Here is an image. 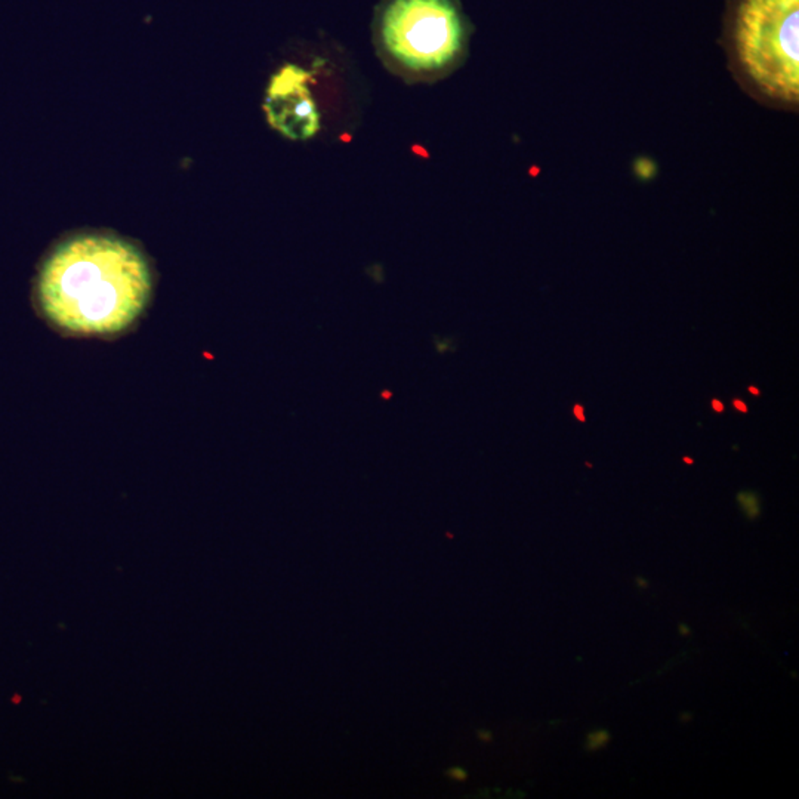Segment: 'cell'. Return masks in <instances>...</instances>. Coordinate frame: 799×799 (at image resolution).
<instances>
[{
	"instance_id": "obj_14",
	"label": "cell",
	"mask_w": 799,
	"mask_h": 799,
	"mask_svg": "<svg viewBox=\"0 0 799 799\" xmlns=\"http://www.w3.org/2000/svg\"><path fill=\"white\" fill-rule=\"evenodd\" d=\"M713 407L717 413H721V412H724V404L720 402V400H713Z\"/></svg>"
},
{
	"instance_id": "obj_11",
	"label": "cell",
	"mask_w": 799,
	"mask_h": 799,
	"mask_svg": "<svg viewBox=\"0 0 799 799\" xmlns=\"http://www.w3.org/2000/svg\"><path fill=\"white\" fill-rule=\"evenodd\" d=\"M679 635H683V637H688V635L692 634V630H690V626L686 625V623H681L678 628Z\"/></svg>"
},
{
	"instance_id": "obj_9",
	"label": "cell",
	"mask_w": 799,
	"mask_h": 799,
	"mask_svg": "<svg viewBox=\"0 0 799 799\" xmlns=\"http://www.w3.org/2000/svg\"><path fill=\"white\" fill-rule=\"evenodd\" d=\"M478 739H480V740H483V741H492L493 736H492V733H490V731H486V730H480V731H478Z\"/></svg>"
},
{
	"instance_id": "obj_6",
	"label": "cell",
	"mask_w": 799,
	"mask_h": 799,
	"mask_svg": "<svg viewBox=\"0 0 799 799\" xmlns=\"http://www.w3.org/2000/svg\"><path fill=\"white\" fill-rule=\"evenodd\" d=\"M612 740V734L607 730H594L586 738V749L589 752H596V750L604 749Z\"/></svg>"
},
{
	"instance_id": "obj_4",
	"label": "cell",
	"mask_w": 799,
	"mask_h": 799,
	"mask_svg": "<svg viewBox=\"0 0 799 799\" xmlns=\"http://www.w3.org/2000/svg\"><path fill=\"white\" fill-rule=\"evenodd\" d=\"M313 71L285 64L269 79L264 113L269 126L292 141H308L322 129V114L311 92Z\"/></svg>"
},
{
	"instance_id": "obj_8",
	"label": "cell",
	"mask_w": 799,
	"mask_h": 799,
	"mask_svg": "<svg viewBox=\"0 0 799 799\" xmlns=\"http://www.w3.org/2000/svg\"><path fill=\"white\" fill-rule=\"evenodd\" d=\"M575 414L576 418L579 419L580 422H585V421H586V419H585L584 407L580 406V404H576Z\"/></svg>"
},
{
	"instance_id": "obj_13",
	"label": "cell",
	"mask_w": 799,
	"mask_h": 799,
	"mask_svg": "<svg viewBox=\"0 0 799 799\" xmlns=\"http://www.w3.org/2000/svg\"><path fill=\"white\" fill-rule=\"evenodd\" d=\"M693 715L690 713H681V717H679V721L683 722V724H688V722H692Z\"/></svg>"
},
{
	"instance_id": "obj_15",
	"label": "cell",
	"mask_w": 799,
	"mask_h": 799,
	"mask_svg": "<svg viewBox=\"0 0 799 799\" xmlns=\"http://www.w3.org/2000/svg\"><path fill=\"white\" fill-rule=\"evenodd\" d=\"M749 391L750 393L755 394V395H759V390L758 388H755V386H750Z\"/></svg>"
},
{
	"instance_id": "obj_7",
	"label": "cell",
	"mask_w": 799,
	"mask_h": 799,
	"mask_svg": "<svg viewBox=\"0 0 799 799\" xmlns=\"http://www.w3.org/2000/svg\"><path fill=\"white\" fill-rule=\"evenodd\" d=\"M449 776L453 777L456 782H465V780L468 779L467 771L462 770V768H453V770L449 771Z\"/></svg>"
},
{
	"instance_id": "obj_2",
	"label": "cell",
	"mask_w": 799,
	"mask_h": 799,
	"mask_svg": "<svg viewBox=\"0 0 799 799\" xmlns=\"http://www.w3.org/2000/svg\"><path fill=\"white\" fill-rule=\"evenodd\" d=\"M469 34L459 0H379L373 14L377 59L409 83L437 82L458 70Z\"/></svg>"
},
{
	"instance_id": "obj_16",
	"label": "cell",
	"mask_w": 799,
	"mask_h": 799,
	"mask_svg": "<svg viewBox=\"0 0 799 799\" xmlns=\"http://www.w3.org/2000/svg\"><path fill=\"white\" fill-rule=\"evenodd\" d=\"M684 462H686V464H693V459L692 458H684Z\"/></svg>"
},
{
	"instance_id": "obj_10",
	"label": "cell",
	"mask_w": 799,
	"mask_h": 799,
	"mask_svg": "<svg viewBox=\"0 0 799 799\" xmlns=\"http://www.w3.org/2000/svg\"><path fill=\"white\" fill-rule=\"evenodd\" d=\"M635 584H637V586L640 589H647L650 586L649 580L644 579V577H637V579H635Z\"/></svg>"
},
{
	"instance_id": "obj_1",
	"label": "cell",
	"mask_w": 799,
	"mask_h": 799,
	"mask_svg": "<svg viewBox=\"0 0 799 799\" xmlns=\"http://www.w3.org/2000/svg\"><path fill=\"white\" fill-rule=\"evenodd\" d=\"M151 287V269L137 246L112 234H79L43 259L34 301L55 329L112 336L137 322Z\"/></svg>"
},
{
	"instance_id": "obj_5",
	"label": "cell",
	"mask_w": 799,
	"mask_h": 799,
	"mask_svg": "<svg viewBox=\"0 0 799 799\" xmlns=\"http://www.w3.org/2000/svg\"><path fill=\"white\" fill-rule=\"evenodd\" d=\"M739 505L746 517L749 520H757L761 513V505H759L758 495L752 492H740L738 495Z\"/></svg>"
},
{
	"instance_id": "obj_3",
	"label": "cell",
	"mask_w": 799,
	"mask_h": 799,
	"mask_svg": "<svg viewBox=\"0 0 799 799\" xmlns=\"http://www.w3.org/2000/svg\"><path fill=\"white\" fill-rule=\"evenodd\" d=\"M799 0H741L734 50L741 71L771 100L796 103L799 94Z\"/></svg>"
},
{
	"instance_id": "obj_12",
	"label": "cell",
	"mask_w": 799,
	"mask_h": 799,
	"mask_svg": "<svg viewBox=\"0 0 799 799\" xmlns=\"http://www.w3.org/2000/svg\"><path fill=\"white\" fill-rule=\"evenodd\" d=\"M734 407L741 412V413H746L748 412V406H746L745 403L741 402V400H734Z\"/></svg>"
}]
</instances>
